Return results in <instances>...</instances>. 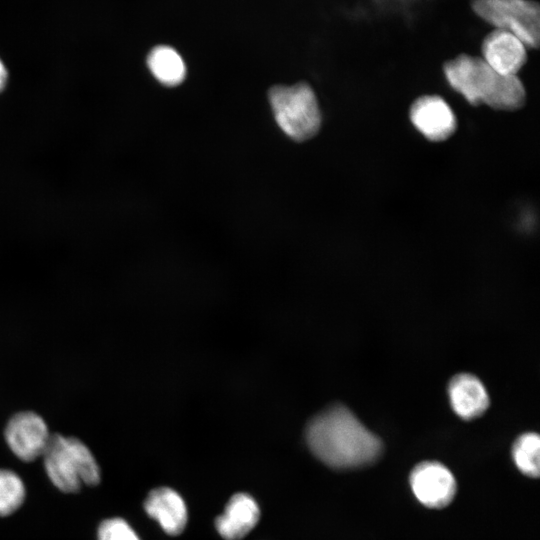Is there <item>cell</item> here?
<instances>
[{
  "label": "cell",
  "instance_id": "cell-3",
  "mask_svg": "<svg viewBox=\"0 0 540 540\" xmlns=\"http://www.w3.org/2000/svg\"><path fill=\"white\" fill-rule=\"evenodd\" d=\"M42 456L49 479L65 493L79 491L82 484L95 486L101 480L93 453L76 437L51 434Z\"/></svg>",
  "mask_w": 540,
  "mask_h": 540
},
{
  "label": "cell",
  "instance_id": "cell-17",
  "mask_svg": "<svg viewBox=\"0 0 540 540\" xmlns=\"http://www.w3.org/2000/svg\"><path fill=\"white\" fill-rule=\"evenodd\" d=\"M7 77H8V74H7L6 67L4 63L2 62V60L0 59V91H2L3 88L5 87Z\"/></svg>",
  "mask_w": 540,
  "mask_h": 540
},
{
  "label": "cell",
  "instance_id": "cell-5",
  "mask_svg": "<svg viewBox=\"0 0 540 540\" xmlns=\"http://www.w3.org/2000/svg\"><path fill=\"white\" fill-rule=\"evenodd\" d=\"M472 12L490 29L508 31L529 50L540 43V6L537 0H471Z\"/></svg>",
  "mask_w": 540,
  "mask_h": 540
},
{
  "label": "cell",
  "instance_id": "cell-6",
  "mask_svg": "<svg viewBox=\"0 0 540 540\" xmlns=\"http://www.w3.org/2000/svg\"><path fill=\"white\" fill-rule=\"evenodd\" d=\"M50 436L44 418L30 410L19 411L12 415L4 429L8 447L25 462L43 455Z\"/></svg>",
  "mask_w": 540,
  "mask_h": 540
},
{
  "label": "cell",
  "instance_id": "cell-8",
  "mask_svg": "<svg viewBox=\"0 0 540 540\" xmlns=\"http://www.w3.org/2000/svg\"><path fill=\"white\" fill-rule=\"evenodd\" d=\"M410 485L416 498L429 508L447 506L456 493V481L451 471L435 461H424L414 467Z\"/></svg>",
  "mask_w": 540,
  "mask_h": 540
},
{
  "label": "cell",
  "instance_id": "cell-1",
  "mask_svg": "<svg viewBox=\"0 0 540 540\" xmlns=\"http://www.w3.org/2000/svg\"><path fill=\"white\" fill-rule=\"evenodd\" d=\"M305 437L312 453L337 469L369 465L382 451L379 438L343 405L330 406L315 415L308 422Z\"/></svg>",
  "mask_w": 540,
  "mask_h": 540
},
{
  "label": "cell",
  "instance_id": "cell-2",
  "mask_svg": "<svg viewBox=\"0 0 540 540\" xmlns=\"http://www.w3.org/2000/svg\"><path fill=\"white\" fill-rule=\"evenodd\" d=\"M447 83L471 105L484 104L500 111L520 109L526 90L518 75H502L479 55L459 53L443 64Z\"/></svg>",
  "mask_w": 540,
  "mask_h": 540
},
{
  "label": "cell",
  "instance_id": "cell-14",
  "mask_svg": "<svg viewBox=\"0 0 540 540\" xmlns=\"http://www.w3.org/2000/svg\"><path fill=\"white\" fill-rule=\"evenodd\" d=\"M540 439L536 433L519 436L512 447V457L518 469L533 478L539 476Z\"/></svg>",
  "mask_w": 540,
  "mask_h": 540
},
{
  "label": "cell",
  "instance_id": "cell-11",
  "mask_svg": "<svg viewBox=\"0 0 540 540\" xmlns=\"http://www.w3.org/2000/svg\"><path fill=\"white\" fill-rule=\"evenodd\" d=\"M144 509L169 535L181 534L187 525L185 502L171 488L160 487L152 490L144 502Z\"/></svg>",
  "mask_w": 540,
  "mask_h": 540
},
{
  "label": "cell",
  "instance_id": "cell-12",
  "mask_svg": "<svg viewBox=\"0 0 540 540\" xmlns=\"http://www.w3.org/2000/svg\"><path fill=\"white\" fill-rule=\"evenodd\" d=\"M448 395L455 413L466 420L480 416L489 405L488 393L482 382L467 373L457 374L450 380Z\"/></svg>",
  "mask_w": 540,
  "mask_h": 540
},
{
  "label": "cell",
  "instance_id": "cell-9",
  "mask_svg": "<svg viewBox=\"0 0 540 540\" xmlns=\"http://www.w3.org/2000/svg\"><path fill=\"white\" fill-rule=\"evenodd\" d=\"M410 120L426 139L434 142L448 139L457 126L453 110L437 95L416 99L410 108Z\"/></svg>",
  "mask_w": 540,
  "mask_h": 540
},
{
  "label": "cell",
  "instance_id": "cell-15",
  "mask_svg": "<svg viewBox=\"0 0 540 540\" xmlns=\"http://www.w3.org/2000/svg\"><path fill=\"white\" fill-rule=\"evenodd\" d=\"M25 499V487L13 471L0 469V516L14 513Z\"/></svg>",
  "mask_w": 540,
  "mask_h": 540
},
{
  "label": "cell",
  "instance_id": "cell-4",
  "mask_svg": "<svg viewBox=\"0 0 540 540\" xmlns=\"http://www.w3.org/2000/svg\"><path fill=\"white\" fill-rule=\"evenodd\" d=\"M269 101L279 127L293 140H308L318 133L321 112L309 84L273 86L269 90Z\"/></svg>",
  "mask_w": 540,
  "mask_h": 540
},
{
  "label": "cell",
  "instance_id": "cell-16",
  "mask_svg": "<svg viewBox=\"0 0 540 540\" xmlns=\"http://www.w3.org/2000/svg\"><path fill=\"white\" fill-rule=\"evenodd\" d=\"M98 540H140L130 525L121 518L104 520L98 528Z\"/></svg>",
  "mask_w": 540,
  "mask_h": 540
},
{
  "label": "cell",
  "instance_id": "cell-13",
  "mask_svg": "<svg viewBox=\"0 0 540 540\" xmlns=\"http://www.w3.org/2000/svg\"><path fill=\"white\" fill-rule=\"evenodd\" d=\"M147 65L152 75L166 86H176L186 76L181 55L168 45L155 46L148 54Z\"/></svg>",
  "mask_w": 540,
  "mask_h": 540
},
{
  "label": "cell",
  "instance_id": "cell-7",
  "mask_svg": "<svg viewBox=\"0 0 540 540\" xmlns=\"http://www.w3.org/2000/svg\"><path fill=\"white\" fill-rule=\"evenodd\" d=\"M479 56L497 73L518 75L528 61L529 49L514 34L490 29L482 38Z\"/></svg>",
  "mask_w": 540,
  "mask_h": 540
},
{
  "label": "cell",
  "instance_id": "cell-10",
  "mask_svg": "<svg viewBox=\"0 0 540 540\" xmlns=\"http://www.w3.org/2000/svg\"><path fill=\"white\" fill-rule=\"evenodd\" d=\"M259 518L260 510L256 501L246 493H237L216 518L215 528L225 540H241L256 526Z\"/></svg>",
  "mask_w": 540,
  "mask_h": 540
}]
</instances>
